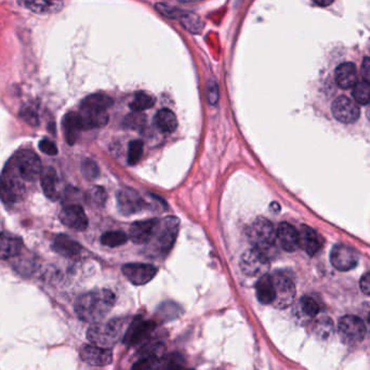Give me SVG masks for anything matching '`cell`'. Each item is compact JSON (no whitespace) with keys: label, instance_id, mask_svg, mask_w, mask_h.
I'll list each match as a JSON object with an SVG mask.
<instances>
[{"label":"cell","instance_id":"1","mask_svg":"<svg viewBox=\"0 0 370 370\" xmlns=\"http://www.w3.org/2000/svg\"><path fill=\"white\" fill-rule=\"evenodd\" d=\"M115 302V295L111 290H93L76 300V315L86 323H99L111 312Z\"/></svg>","mask_w":370,"mask_h":370},{"label":"cell","instance_id":"2","mask_svg":"<svg viewBox=\"0 0 370 370\" xmlns=\"http://www.w3.org/2000/svg\"><path fill=\"white\" fill-rule=\"evenodd\" d=\"M125 319H113L107 323H95L90 326L87 331L88 340L98 347L110 348L116 345L125 335Z\"/></svg>","mask_w":370,"mask_h":370},{"label":"cell","instance_id":"3","mask_svg":"<svg viewBox=\"0 0 370 370\" xmlns=\"http://www.w3.org/2000/svg\"><path fill=\"white\" fill-rule=\"evenodd\" d=\"M179 231V220L168 217L158 221L153 237L149 242L151 253L156 255H167L175 245Z\"/></svg>","mask_w":370,"mask_h":370},{"label":"cell","instance_id":"4","mask_svg":"<svg viewBox=\"0 0 370 370\" xmlns=\"http://www.w3.org/2000/svg\"><path fill=\"white\" fill-rule=\"evenodd\" d=\"M8 167L23 182L36 181L41 177L43 170L37 154L29 150L15 154V157L8 164Z\"/></svg>","mask_w":370,"mask_h":370},{"label":"cell","instance_id":"5","mask_svg":"<svg viewBox=\"0 0 370 370\" xmlns=\"http://www.w3.org/2000/svg\"><path fill=\"white\" fill-rule=\"evenodd\" d=\"M247 235L253 247L265 253L267 250L271 249L275 245L277 239L273 224L264 218H258L251 223L248 227Z\"/></svg>","mask_w":370,"mask_h":370},{"label":"cell","instance_id":"6","mask_svg":"<svg viewBox=\"0 0 370 370\" xmlns=\"http://www.w3.org/2000/svg\"><path fill=\"white\" fill-rule=\"evenodd\" d=\"M338 333L341 341L348 345H355L363 341L366 335V326L363 319L357 316H343L338 324Z\"/></svg>","mask_w":370,"mask_h":370},{"label":"cell","instance_id":"7","mask_svg":"<svg viewBox=\"0 0 370 370\" xmlns=\"http://www.w3.org/2000/svg\"><path fill=\"white\" fill-rule=\"evenodd\" d=\"M274 288H275V300L273 305L277 309H286L293 305L296 297V286L293 279L283 272L272 275Z\"/></svg>","mask_w":370,"mask_h":370},{"label":"cell","instance_id":"8","mask_svg":"<svg viewBox=\"0 0 370 370\" xmlns=\"http://www.w3.org/2000/svg\"><path fill=\"white\" fill-rule=\"evenodd\" d=\"M270 260L267 255L253 247L244 253L241 259V269L248 276L265 275L269 269Z\"/></svg>","mask_w":370,"mask_h":370},{"label":"cell","instance_id":"9","mask_svg":"<svg viewBox=\"0 0 370 370\" xmlns=\"http://www.w3.org/2000/svg\"><path fill=\"white\" fill-rule=\"evenodd\" d=\"M24 193V183L15 176V173L6 168L3 175L0 176V198L6 204H13Z\"/></svg>","mask_w":370,"mask_h":370},{"label":"cell","instance_id":"10","mask_svg":"<svg viewBox=\"0 0 370 370\" xmlns=\"http://www.w3.org/2000/svg\"><path fill=\"white\" fill-rule=\"evenodd\" d=\"M118 208L123 215H135L142 210L150 208L147 203L137 191L125 187L117 193Z\"/></svg>","mask_w":370,"mask_h":370},{"label":"cell","instance_id":"11","mask_svg":"<svg viewBox=\"0 0 370 370\" xmlns=\"http://www.w3.org/2000/svg\"><path fill=\"white\" fill-rule=\"evenodd\" d=\"M359 253L353 248L342 244L333 246L330 253V262L338 271L347 272L354 269L359 263Z\"/></svg>","mask_w":370,"mask_h":370},{"label":"cell","instance_id":"12","mask_svg":"<svg viewBox=\"0 0 370 370\" xmlns=\"http://www.w3.org/2000/svg\"><path fill=\"white\" fill-rule=\"evenodd\" d=\"M121 270L128 281L136 286L150 283L157 274V269L152 264L128 263Z\"/></svg>","mask_w":370,"mask_h":370},{"label":"cell","instance_id":"13","mask_svg":"<svg viewBox=\"0 0 370 370\" xmlns=\"http://www.w3.org/2000/svg\"><path fill=\"white\" fill-rule=\"evenodd\" d=\"M331 112L340 123H355L361 115L359 105L353 100L347 97H339L333 101Z\"/></svg>","mask_w":370,"mask_h":370},{"label":"cell","instance_id":"14","mask_svg":"<svg viewBox=\"0 0 370 370\" xmlns=\"http://www.w3.org/2000/svg\"><path fill=\"white\" fill-rule=\"evenodd\" d=\"M60 220L65 227L76 231H84L88 227V218L79 205L66 206L60 213Z\"/></svg>","mask_w":370,"mask_h":370},{"label":"cell","instance_id":"15","mask_svg":"<svg viewBox=\"0 0 370 370\" xmlns=\"http://www.w3.org/2000/svg\"><path fill=\"white\" fill-rule=\"evenodd\" d=\"M155 327L154 322L143 321L141 319H133L124 335V343L127 345H135L140 343L144 338H147L155 329Z\"/></svg>","mask_w":370,"mask_h":370},{"label":"cell","instance_id":"16","mask_svg":"<svg viewBox=\"0 0 370 370\" xmlns=\"http://www.w3.org/2000/svg\"><path fill=\"white\" fill-rule=\"evenodd\" d=\"M81 357L85 363L91 366H107L113 361L111 350L95 345L83 347L81 350Z\"/></svg>","mask_w":370,"mask_h":370},{"label":"cell","instance_id":"17","mask_svg":"<svg viewBox=\"0 0 370 370\" xmlns=\"http://www.w3.org/2000/svg\"><path fill=\"white\" fill-rule=\"evenodd\" d=\"M157 219L144 220L132 224L129 230V237L133 243L145 245L151 241L157 227Z\"/></svg>","mask_w":370,"mask_h":370},{"label":"cell","instance_id":"18","mask_svg":"<svg viewBox=\"0 0 370 370\" xmlns=\"http://www.w3.org/2000/svg\"><path fill=\"white\" fill-rule=\"evenodd\" d=\"M78 114L81 116L84 130L104 127L109 123L110 118L107 110L81 107V112Z\"/></svg>","mask_w":370,"mask_h":370},{"label":"cell","instance_id":"19","mask_svg":"<svg viewBox=\"0 0 370 370\" xmlns=\"http://www.w3.org/2000/svg\"><path fill=\"white\" fill-rule=\"evenodd\" d=\"M276 236L279 239V245L288 253H293L299 247V235L297 230L291 224L286 222L279 224V229L276 231Z\"/></svg>","mask_w":370,"mask_h":370},{"label":"cell","instance_id":"20","mask_svg":"<svg viewBox=\"0 0 370 370\" xmlns=\"http://www.w3.org/2000/svg\"><path fill=\"white\" fill-rule=\"evenodd\" d=\"M298 235H299V247L305 250L308 255L313 257L321 249L322 244L319 234L311 227L302 225L301 229L298 232Z\"/></svg>","mask_w":370,"mask_h":370},{"label":"cell","instance_id":"21","mask_svg":"<svg viewBox=\"0 0 370 370\" xmlns=\"http://www.w3.org/2000/svg\"><path fill=\"white\" fill-rule=\"evenodd\" d=\"M52 249L63 257L74 258L77 257L81 253V246L77 242L72 239L70 236L60 234V235L55 236V239H53Z\"/></svg>","mask_w":370,"mask_h":370},{"label":"cell","instance_id":"22","mask_svg":"<svg viewBox=\"0 0 370 370\" xmlns=\"http://www.w3.org/2000/svg\"><path fill=\"white\" fill-rule=\"evenodd\" d=\"M23 248V241L8 233L0 234V260L17 257Z\"/></svg>","mask_w":370,"mask_h":370},{"label":"cell","instance_id":"23","mask_svg":"<svg viewBox=\"0 0 370 370\" xmlns=\"http://www.w3.org/2000/svg\"><path fill=\"white\" fill-rule=\"evenodd\" d=\"M81 130H84L83 124H81V116H79V114L71 112V113H67L64 116V137H65L66 142H67L70 145L75 144Z\"/></svg>","mask_w":370,"mask_h":370},{"label":"cell","instance_id":"24","mask_svg":"<svg viewBox=\"0 0 370 370\" xmlns=\"http://www.w3.org/2000/svg\"><path fill=\"white\" fill-rule=\"evenodd\" d=\"M336 81L342 89H349L357 83V71L351 62L342 63L336 70Z\"/></svg>","mask_w":370,"mask_h":370},{"label":"cell","instance_id":"25","mask_svg":"<svg viewBox=\"0 0 370 370\" xmlns=\"http://www.w3.org/2000/svg\"><path fill=\"white\" fill-rule=\"evenodd\" d=\"M257 298L262 305H273L275 300V288L271 275H262L256 285Z\"/></svg>","mask_w":370,"mask_h":370},{"label":"cell","instance_id":"26","mask_svg":"<svg viewBox=\"0 0 370 370\" xmlns=\"http://www.w3.org/2000/svg\"><path fill=\"white\" fill-rule=\"evenodd\" d=\"M39 178L45 195L52 201H57L59 198V192H58V176L55 170L52 167L44 168Z\"/></svg>","mask_w":370,"mask_h":370},{"label":"cell","instance_id":"27","mask_svg":"<svg viewBox=\"0 0 370 370\" xmlns=\"http://www.w3.org/2000/svg\"><path fill=\"white\" fill-rule=\"evenodd\" d=\"M25 6L27 9L39 15L55 13L61 10L63 3L62 0H26Z\"/></svg>","mask_w":370,"mask_h":370},{"label":"cell","instance_id":"28","mask_svg":"<svg viewBox=\"0 0 370 370\" xmlns=\"http://www.w3.org/2000/svg\"><path fill=\"white\" fill-rule=\"evenodd\" d=\"M155 124L158 129L161 130L165 133H171L178 127L177 116L170 110H161L156 114Z\"/></svg>","mask_w":370,"mask_h":370},{"label":"cell","instance_id":"29","mask_svg":"<svg viewBox=\"0 0 370 370\" xmlns=\"http://www.w3.org/2000/svg\"><path fill=\"white\" fill-rule=\"evenodd\" d=\"M182 25L184 26V29H187V31L191 32L193 34H199L204 29V23L198 15H194L192 12L183 11L182 10L180 13L179 18H178Z\"/></svg>","mask_w":370,"mask_h":370},{"label":"cell","instance_id":"30","mask_svg":"<svg viewBox=\"0 0 370 370\" xmlns=\"http://www.w3.org/2000/svg\"><path fill=\"white\" fill-rule=\"evenodd\" d=\"M113 105V100L105 95L97 93L86 98L81 102V107H90V109L107 110Z\"/></svg>","mask_w":370,"mask_h":370},{"label":"cell","instance_id":"31","mask_svg":"<svg viewBox=\"0 0 370 370\" xmlns=\"http://www.w3.org/2000/svg\"><path fill=\"white\" fill-rule=\"evenodd\" d=\"M354 100L356 103L368 104L370 102V83L368 81H357L356 85L353 87V91H352Z\"/></svg>","mask_w":370,"mask_h":370},{"label":"cell","instance_id":"32","mask_svg":"<svg viewBox=\"0 0 370 370\" xmlns=\"http://www.w3.org/2000/svg\"><path fill=\"white\" fill-rule=\"evenodd\" d=\"M154 104H155V100L153 97L144 92H139L136 95L133 101L130 103V107L133 112H142L151 109Z\"/></svg>","mask_w":370,"mask_h":370},{"label":"cell","instance_id":"33","mask_svg":"<svg viewBox=\"0 0 370 370\" xmlns=\"http://www.w3.org/2000/svg\"><path fill=\"white\" fill-rule=\"evenodd\" d=\"M128 237L123 232H107L101 237V243L107 247H118L127 242Z\"/></svg>","mask_w":370,"mask_h":370},{"label":"cell","instance_id":"34","mask_svg":"<svg viewBox=\"0 0 370 370\" xmlns=\"http://www.w3.org/2000/svg\"><path fill=\"white\" fill-rule=\"evenodd\" d=\"M144 144L140 140H135L129 143L128 147V163L129 165H137L143 155Z\"/></svg>","mask_w":370,"mask_h":370},{"label":"cell","instance_id":"35","mask_svg":"<svg viewBox=\"0 0 370 370\" xmlns=\"http://www.w3.org/2000/svg\"><path fill=\"white\" fill-rule=\"evenodd\" d=\"M300 309L307 317H311L312 319V317L319 314V305L313 298L305 296V297L301 298V300H300Z\"/></svg>","mask_w":370,"mask_h":370},{"label":"cell","instance_id":"36","mask_svg":"<svg viewBox=\"0 0 370 370\" xmlns=\"http://www.w3.org/2000/svg\"><path fill=\"white\" fill-rule=\"evenodd\" d=\"M316 335L321 339H328L333 333V323L329 317H323L315 324Z\"/></svg>","mask_w":370,"mask_h":370},{"label":"cell","instance_id":"37","mask_svg":"<svg viewBox=\"0 0 370 370\" xmlns=\"http://www.w3.org/2000/svg\"><path fill=\"white\" fill-rule=\"evenodd\" d=\"M161 357H143L133 365L132 370H159Z\"/></svg>","mask_w":370,"mask_h":370},{"label":"cell","instance_id":"38","mask_svg":"<svg viewBox=\"0 0 370 370\" xmlns=\"http://www.w3.org/2000/svg\"><path fill=\"white\" fill-rule=\"evenodd\" d=\"M81 173L88 180H95L99 177L100 170L97 164L92 159H85L81 163Z\"/></svg>","mask_w":370,"mask_h":370},{"label":"cell","instance_id":"39","mask_svg":"<svg viewBox=\"0 0 370 370\" xmlns=\"http://www.w3.org/2000/svg\"><path fill=\"white\" fill-rule=\"evenodd\" d=\"M164 351H165V347H164L163 343H152V345H145L140 351V356H141V359L143 357H161L164 356Z\"/></svg>","mask_w":370,"mask_h":370},{"label":"cell","instance_id":"40","mask_svg":"<svg viewBox=\"0 0 370 370\" xmlns=\"http://www.w3.org/2000/svg\"><path fill=\"white\" fill-rule=\"evenodd\" d=\"M88 197H89V201L95 206H103L107 201V192L103 187H95L93 189L90 190L88 193Z\"/></svg>","mask_w":370,"mask_h":370},{"label":"cell","instance_id":"41","mask_svg":"<svg viewBox=\"0 0 370 370\" xmlns=\"http://www.w3.org/2000/svg\"><path fill=\"white\" fill-rule=\"evenodd\" d=\"M20 116L25 123L31 126H37L39 124L38 121V115L36 113V110L32 107H24L20 112Z\"/></svg>","mask_w":370,"mask_h":370},{"label":"cell","instance_id":"42","mask_svg":"<svg viewBox=\"0 0 370 370\" xmlns=\"http://www.w3.org/2000/svg\"><path fill=\"white\" fill-rule=\"evenodd\" d=\"M144 123H145V117H144V115H141L140 112H135L133 114H130L126 118L125 121V125L127 127L131 128V129L141 128L144 125Z\"/></svg>","mask_w":370,"mask_h":370},{"label":"cell","instance_id":"43","mask_svg":"<svg viewBox=\"0 0 370 370\" xmlns=\"http://www.w3.org/2000/svg\"><path fill=\"white\" fill-rule=\"evenodd\" d=\"M38 147L46 155L55 156L58 154L57 145L53 142L49 141V140H41Z\"/></svg>","mask_w":370,"mask_h":370},{"label":"cell","instance_id":"44","mask_svg":"<svg viewBox=\"0 0 370 370\" xmlns=\"http://www.w3.org/2000/svg\"><path fill=\"white\" fill-rule=\"evenodd\" d=\"M208 99H209L210 104L216 105L219 100V90L216 83H210L209 88H208Z\"/></svg>","mask_w":370,"mask_h":370},{"label":"cell","instance_id":"45","mask_svg":"<svg viewBox=\"0 0 370 370\" xmlns=\"http://www.w3.org/2000/svg\"><path fill=\"white\" fill-rule=\"evenodd\" d=\"M359 285H361L362 291L365 295L370 296V272H368L362 277Z\"/></svg>","mask_w":370,"mask_h":370},{"label":"cell","instance_id":"46","mask_svg":"<svg viewBox=\"0 0 370 370\" xmlns=\"http://www.w3.org/2000/svg\"><path fill=\"white\" fill-rule=\"evenodd\" d=\"M362 75H363L364 79L368 83H370V59L366 58L362 63Z\"/></svg>","mask_w":370,"mask_h":370},{"label":"cell","instance_id":"47","mask_svg":"<svg viewBox=\"0 0 370 370\" xmlns=\"http://www.w3.org/2000/svg\"><path fill=\"white\" fill-rule=\"evenodd\" d=\"M317 5L321 7H327V6L331 5L333 3V0H314Z\"/></svg>","mask_w":370,"mask_h":370},{"label":"cell","instance_id":"48","mask_svg":"<svg viewBox=\"0 0 370 370\" xmlns=\"http://www.w3.org/2000/svg\"><path fill=\"white\" fill-rule=\"evenodd\" d=\"M182 3H192V1H197V0H179Z\"/></svg>","mask_w":370,"mask_h":370},{"label":"cell","instance_id":"49","mask_svg":"<svg viewBox=\"0 0 370 370\" xmlns=\"http://www.w3.org/2000/svg\"><path fill=\"white\" fill-rule=\"evenodd\" d=\"M173 370H192V369H187V368L184 367V366H181V367L176 368V369Z\"/></svg>","mask_w":370,"mask_h":370}]
</instances>
